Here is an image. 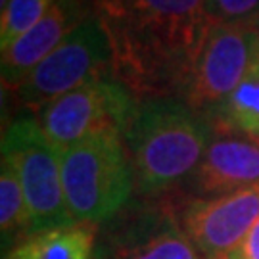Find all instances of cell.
I'll use <instances>...</instances> for the list:
<instances>
[{
    "instance_id": "7a4b0ae2",
    "label": "cell",
    "mask_w": 259,
    "mask_h": 259,
    "mask_svg": "<svg viewBox=\"0 0 259 259\" xmlns=\"http://www.w3.org/2000/svg\"><path fill=\"white\" fill-rule=\"evenodd\" d=\"M213 133L211 121L177 96L142 98L123 137L140 194H163L194 177Z\"/></svg>"
},
{
    "instance_id": "e0dca14e",
    "label": "cell",
    "mask_w": 259,
    "mask_h": 259,
    "mask_svg": "<svg viewBox=\"0 0 259 259\" xmlns=\"http://www.w3.org/2000/svg\"><path fill=\"white\" fill-rule=\"evenodd\" d=\"M227 259H259V219Z\"/></svg>"
},
{
    "instance_id": "3957f363",
    "label": "cell",
    "mask_w": 259,
    "mask_h": 259,
    "mask_svg": "<svg viewBox=\"0 0 259 259\" xmlns=\"http://www.w3.org/2000/svg\"><path fill=\"white\" fill-rule=\"evenodd\" d=\"M65 204L75 223L108 221L127 204L135 175L123 135L98 133L60 152Z\"/></svg>"
},
{
    "instance_id": "44dd1931",
    "label": "cell",
    "mask_w": 259,
    "mask_h": 259,
    "mask_svg": "<svg viewBox=\"0 0 259 259\" xmlns=\"http://www.w3.org/2000/svg\"><path fill=\"white\" fill-rule=\"evenodd\" d=\"M255 140H257V142H259V139H255Z\"/></svg>"
},
{
    "instance_id": "8992f818",
    "label": "cell",
    "mask_w": 259,
    "mask_h": 259,
    "mask_svg": "<svg viewBox=\"0 0 259 259\" xmlns=\"http://www.w3.org/2000/svg\"><path fill=\"white\" fill-rule=\"evenodd\" d=\"M257 47L259 27L209 23L190 58L177 98L207 117L240 84Z\"/></svg>"
},
{
    "instance_id": "ffe728a7",
    "label": "cell",
    "mask_w": 259,
    "mask_h": 259,
    "mask_svg": "<svg viewBox=\"0 0 259 259\" xmlns=\"http://www.w3.org/2000/svg\"><path fill=\"white\" fill-rule=\"evenodd\" d=\"M217 259H227V255H225V257H217Z\"/></svg>"
},
{
    "instance_id": "d6986e66",
    "label": "cell",
    "mask_w": 259,
    "mask_h": 259,
    "mask_svg": "<svg viewBox=\"0 0 259 259\" xmlns=\"http://www.w3.org/2000/svg\"><path fill=\"white\" fill-rule=\"evenodd\" d=\"M104 2H110V0H94V4L98 6V4H104Z\"/></svg>"
},
{
    "instance_id": "ba28073f",
    "label": "cell",
    "mask_w": 259,
    "mask_h": 259,
    "mask_svg": "<svg viewBox=\"0 0 259 259\" xmlns=\"http://www.w3.org/2000/svg\"><path fill=\"white\" fill-rule=\"evenodd\" d=\"M259 219V185L198 198L181 213V229L204 259L229 255Z\"/></svg>"
},
{
    "instance_id": "277c9868",
    "label": "cell",
    "mask_w": 259,
    "mask_h": 259,
    "mask_svg": "<svg viewBox=\"0 0 259 259\" xmlns=\"http://www.w3.org/2000/svg\"><path fill=\"white\" fill-rule=\"evenodd\" d=\"M2 157L16 169L27 202L31 234L73 225L62 185L60 150L47 139L37 117L19 115L2 137Z\"/></svg>"
},
{
    "instance_id": "7c38bea8",
    "label": "cell",
    "mask_w": 259,
    "mask_h": 259,
    "mask_svg": "<svg viewBox=\"0 0 259 259\" xmlns=\"http://www.w3.org/2000/svg\"><path fill=\"white\" fill-rule=\"evenodd\" d=\"M215 131L259 139V47L248 73L231 96L207 115Z\"/></svg>"
},
{
    "instance_id": "ac0fdd59",
    "label": "cell",
    "mask_w": 259,
    "mask_h": 259,
    "mask_svg": "<svg viewBox=\"0 0 259 259\" xmlns=\"http://www.w3.org/2000/svg\"><path fill=\"white\" fill-rule=\"evenodd\" d=\"M10 0H0V10H4L6 8V4H8Z\"/></svg>"
},
{
    "instance_id": "9a60e30c",
    "label": "cell",
    "mask_w": 259,
    "mask_h": 259,
    "mask_svg": "<svg viewBox=\"0 0 259 259\" xmlns=\"http://www.w3.org/2000/svg\"><path fill=\"white\" fill-rule=\"evenodd\" d=\"M54 0H10L0 18V48L6 50L45 18Z\"/></svg>"
},
{
    "instance_id": "2e32d148",
    "label": "cell",
    "mask_w": 259,
    "mask_h": 259,
    "mask_svg": "<svg viewBox=\"0 0 259 259\" xmlns=\"http://www.w3.org/2000/svg\"><path fill=\"white\" fill-rule=\"evenodd\" d=\"M205 16L213 25L259 27V0H205Z\"/></svg>"
},
{
    "instance_id": "52a82bcc",
    "label": "cell",
    "mask_w": 259,
    "mask_h": 259,
    "mask_svg": "<svg viewBox=\"0 0 259 259\" xmlns=\"http://www.w3.org/2000/svg\"><path fill=\"white\" fill-rule=\"evenodd\" d=\"M113 75V48L98 16H89L16 89L19 102L40 110L81 84Z\"/></svg>"
},
{
    "instance_id": "5b68a950",
    "label": "cell",
    "mask_w": 259,
    "mask_h": 259,
    "mask_svg": "<svg viewBox=\"0 0 259 259\" xmlns=\"http://www.w3.org/2000/svg\"><path fill=\"white\" fill-rule=\"evenodd\" d=\"M139 98L113 75L100 77L48 102L37 111L40 129L60 152L98 133L125 137L139 110Z\"/></svg>"
},
{
    "instance_id": "8fae6325",
    "label": "cell",
    "mask_w": 259,
    "mask_h": 259,
    "mask_svg": "<svg viewBox=\"0 0 259 259\" xmlns=\"http://www.w3.org/2000/svg\"><path fill=\"white\" fill-rule=\"evenodd\" d=\"M93 250L94 225L73 223L29 234L10 250L8 259H93Z\"/></svg>"
},
{
    "instance_id": "6da1fadb",
    "label": "cell",
    "mask_w": 259,
    "mask_h": 259,
    "mask_svg": "<svg viewBox=\"0 0 259 259\" xmlns=\"http://www.w3.org/2000/svg\"><path fill=\"white\" fill-rule=\"evenodd\" d=\"M113 77L137 96H177L209 21L205 0H110L96 6Z\"/></svg>"
},
{
    "instance_id": "4fadbf2b",
    "label": "cell",
    "mask_w": 259,
    "mask_h": 259,
    "mask_svg": "<svg viewBox=\"0 0 259 259\" xmlns=\"http://www.w3.org/2000/svg\"><path fill=\"white\" fill-rule=\"evenodd\" d=\"M117 259H204L190 238L175 223L163 221L159 227L140 234L123 246Z\"/></svg>"
},
{
    "instance_id": "30bf717a",
    "label": "cell",
    "mask_w": 259,
    "mask_h": 259,
    "mask_svg": "<svg viewBox=\"0 0 259 259\" xmlns=\"http://www.w3.org/2000/svg\"><path fill=\"white\" fill-rule=\"evenodd\" d=\"M192 179L196 190L209 198L257 186L259 142L231 131H215Z\"/></svg>"
},
{
    "instance_id": "9c48e42d",
    "label": "cell",
    "mask_w": 259,
    "mask_h": 259,
    "mask_svg": "<svg viewBox=\"0 0 259 259\" xmlns=\"http://www.w3.org/2000/svg\"><path fill=\"white\" fill-rule=\"evenodd\" d=\"M87 18L89 14L79 0H54L35 27L29 29L12 47L2 50V84L18 89L27 75Z\"/></svg>"
},
{
    "instance_id": "5bb4252c",
    "label": "cell",
    "mask_w": 259,
    "mask_h": 259,
    "mask_svg": "<svg viewBox=\"0 0 259 259\" xmlns=\"http://www.w3.org/2000/svg\"><path fill=\"white\" fill-rule=\"evenodd\" d=\"M0 231L4 251L6 246H12L18 238L23 240L31 234V219L23 188L16 169L4 157L0 163Z\"/></svg>"
}]
</instances>
